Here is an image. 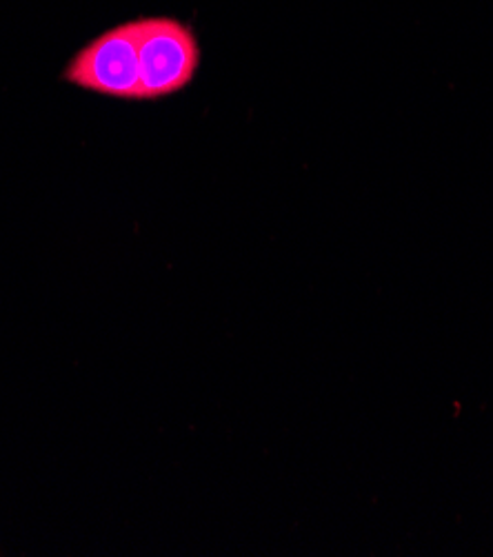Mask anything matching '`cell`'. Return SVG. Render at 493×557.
Returning <instances> with one entry per match:
<instances>
[{
	"label": "cell",
	"instance_id": "7a4b0ae2",
	"mask_svg": "<svg viewBox=\"0 0 493 557\" xmlns=\"http://www.w3.org/2000/svg\"><path fill=\"white\" fill-rule=\"evenodd\" d=\"M63 81L98 96L140 100L136 18L98 34L78 49L63 72Z\"/></svg>",
	"mask_w": 493,
	"mask_h": 557
},
{
	"label": "cell",
	"instance_id": "6da1fadb",
	"mask_svg": "<svg viewBox=\"0 0 493 557\" xmlns=\"http://www.w3.org/2000/svg\"><path fill=\"white\" fill-rule=\"evenodd\" d=\"M140 100H158L187 89L200 67V45L192 25L172 16L136 18Z\"/></svg>",
	"mask_w": 493,
	"mask_h": 557
}]
</instances>
